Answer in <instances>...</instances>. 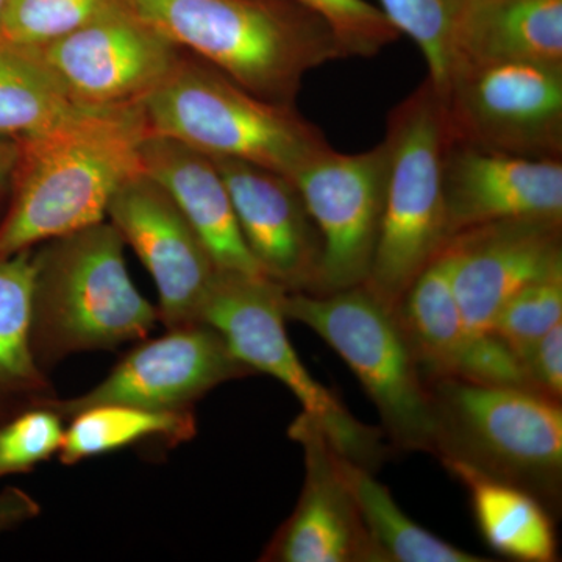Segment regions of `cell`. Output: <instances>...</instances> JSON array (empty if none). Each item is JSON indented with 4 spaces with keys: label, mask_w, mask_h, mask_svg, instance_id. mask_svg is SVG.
I'll use <instances>...</instances> for the list:
<instances>
[{
    "label": "cell",
    "mask_w": 562,
    "mask_h": 562,
    "mask_svg": "<svg viewBox=\"0 0 562 562\" xmlns=\"http://www.w3.org/2000/svg\"><path fill=\"white\" fill-rule=\"evenodd\" d=\"M106 217L157 284V308L168 330L199 322L220 269L168 191L146 172L135 173L114 192Z\"/></svg>",
    "instance_id": "obj_12"
},
{
    "label": "cell",
    "mask_w": 562,
    "mask_h": 562,
    "mask_svg": "<svg viewBox=\"0 0 562 562\" xmlns=\"http://www.w3.org/2000/svg\"><path fill=\"white\" fill-rule=\"evenodd\" d=\"M330 24L346 57L369 58L401 38L382 10L368 0H295Z\"/></svg>",
    "instance_id": "obj_30"
},
{
    "label": "cell",
    "mask_w": 562,
    "mask_h": 562,
    "mask_svg": "<svg viewBox=\"0 0 562 562\" xmlns=\"http://www.w3.org/2000/svg\"><path fill=\"white\" fill-rule=\"evenodd\" d=\"M284 321L283 312L273 306L247 313L233 331V355L255 373H268L283 383L302 403L303 413L324 428L339 453L369 471L380 468L390 453L383 431L358 420L314 379L292 347Z\"/></svg>",
    "instance_id": "obj_18"
},
{
    "label": "cell",
    "mask_w": 562,
    "mask_h": 562,
    "mask_svg": "<svg viewBox=\"0 0 562 562\" xmlns=\"http://www.w3.org/2000/svg\"><path fill=\"white\" fill-rule=\"evenodd\" d=\"M124 244L106 221L40 244L31 335L40 368L138 341L160 321L157 306L133 284Z\"/></svg>",
    "instance_id": "obj_3"
},
{
    "label": "cell",
    "mask_w": 562,
    "mask_h": 562,
    "mask_svg": "<svg viewBox=\"0 0 562 562\" xmlns=\"http://www.w3.org/2000/svg\"><path fill=\"white\" fill-rule=\"evenodd\" d=\"M450 281L465 322L491 335L506 302L562 271V217H522L469 228L447 241Z\"/></svg>",
    "instance_id": "obj_13"
},
{
    "label": "cell",
    "mask_w": 562,
    "mask_h": 562,
    "mask_svg": "<svg viewBox=\"0 0 562 562\" xmlns=\"http://www.w3.org/2000/svg\"><path fill=\"white\" fill-rule=\"evenodd\" d=\"M390 176L386 140L361 154L328 147L292 177L321 233L316 288L330 294L364 283L382 231Z\"/></svg>",
    "instance_id": "obj_10"
},
{
    "label": "cell",
    "mask_w": 562,
    "mask_h": 562,
    "mask_svg": "<svg viewBox=\"0 0 562 562\" xmlns=\"http://www.w3.org/2000/svg\"><path fill=\"white\" fill-rule=\"evenodd\" d=\"M213 160L231 192L244 241L265 276L288 292H313L322 238L294 181L255 162Z\"/></svg>",
    "instance_id": "obj_15"
},
{
    "label": "cell",
    "mask_w": 562,
    "mask_h": 562,
    "mask_svg": "<svg viewBox=\"0 0 562 562\" xmlns=\"http://www.w3.org/2000/svg\"><path fill=\"white\" fill-rule=\"evenodd\" d=\"M221 333L203 322L169 328L161 338L143 342L105 380L80 397L68 401L36 398L41 405L70 419L99 405H131L158 412H179L206 392L232 380L249 376Z\"/></svg>",
    "instance_id": "obj_11"
},
{
    "label": "cell",
    "mask_w": 562,
    "mask_h": 562,
    "mask_svg": "<svg viewBox=\"0 0 562 562\" xmlns=\"http://www.w3.org/2000/svg\"><path fill=\"white\" fill-rule=\"evenodd\" d=\"M390 176L382 231L364 286L397 312L417 277L449 241L442 172L453 140L442 95L424 81L387 120Z\"/></svg>",
    "instance_id": "obj_6"
},
{
    "label": "cell",
    "mask_w": 562,
    "mask_h": 562,
    "mask_svg": "<svg viewBox=\"0 0 562 562\" xmlns=\"http://www.w3.org/2000/svg\"><path fill=\"white\" fill-rule=\"evenodd\" d=\"M150 135L140 105L81 109L20 140L11 199L0 221V260L106 220L114 192L143 171Z\"/></svg>",
    "instance_id": "obj_1"
},
{
    "label": "cell",
    "mask_w": 562,
    "mask_h": 562,
    "mask_svg": "<svg viewBox=\"0 0 562 562\" xmlns=\"http://www.w3.org/2000/svg\"><path fill=\"white\" fill-rule=\"evenodd\" d=\"M143 111L150 135L180 140L213 158L255 162L290 179L330 147L294 105L262 101L210 63L184 55L143 102Z\"/></svg>",
    "instance_id": "obj_5"
},
{
    "label": "cell",
    "mask_w": 562,
    "mask_h": 562,
    "mask_svg": "<svg viewBox=\"0 0 562 562\" xmlns=\"http://www.w3.org/2000/svg\"><path fill=\"white\" fill-rule=\"evenodd\" d=\"M435 457L464 462L531 492L547 508L561 497V402L509 384L428 380Z\"/></svg>",
    "instance_id": "obj_4"
},
{
    "label": "cell",
    "mask_w": 562,
    "mask_h": 562,
    "mask_svg": "<svg viewBox=\"0 0 562 562\" xmlns=\"http://www.w3.org/2000/svg\"><path fill=\"white\" fill-rule=\"evenodd\" d=\"M195 430L191 409L158 412L131 405L92 406L70 417L58 457L61 464L74 465L150 438L190 441Z\"/></svg>",
    "instance_id": "obj_24"
},
{
    "label": "cell",
    "mask_w": 562,
    "mask_h": 562,
    "mask_svg": "<svg viewBox=\"0 0 562 562\" xmlns=\"http://www.w3.org/2000/svg\"><path fill=\"white\" fill-rule=\"evenodd\" d=\"M562 322V271L553 273L513 295L503 305L491 335L513 351L517 361L546 333Z\"/></svg>",
    "instance_id": "obj_28"
},
{
    "label": "cell",
    "mask_w": 562,
    "mask_h": 562,
    "mask_svg": "<svg viewBox=\"0 0 562 562\" xmlns=\"http://www.w3.org/2000/svg\"><path fill=\"white\" fill-rule=\"evenodd\" d=\"M441 95L453 140L561 160L562 65L460 61Z\"/></svg>",
    "instance_id": "obj_8"
},
{
    "label": "cell",
    "mask_w": 562,
    "mask_h": 562,
    "mask_svg": "<svg viewBox=\"0 0 562 562\" xmlns=\"http://www.w3.org/2000/svg\"><path fill=\"white\" fill-rule=\"evenodd\" d=\"M20 154V140L0 135V202L11 192Z\"/></svg>",
    "instance_id": "obj_33"
},
{
    "label": "cell",
    "mask_w": 562,
    "mask_h": 562,
    "mask_svg": "<svg viewBox=\"0 0 562 562\" xmlns=\"http://www.w3.org/2000/svg\"><path fill=\"white\" fill-rule=\"evenodd\" d=\"M81 109L87 106L70 101L32 47L0 40V135L32 138Z\"/></svg>",
    "instance_id": "obj_23"
},
{
    "label": "cell",
    "mask_w": 562,
    "mask_h": 562,
    "mask_svg": "<svg viewBox=\"0 0 562 562\" xmlns=\"http://www.w3.org/2000/svg\"><path fill=\"white\" fill-rule=\"evenodd\" d=\"M283 313L312 328L347 362L395 446L435 454L430 392L397 313L364 284L330 294L286 292Z\"/></svg>",
    "instance_id": "obj_7"
},
{
    "label": "cell",
    "mask_w": 562,
    "mask_h": 562,
    "mask_svg": "<svg viewBox=\"0 0 562 562\" xmlns=\"http://www.w3.org/2000/svg\"><path fill=\"white\" fill-rule=\"evenodd\" d=\"M140 166L168 191L220 271L266 277L244 241L231 192L210 155L177 139L149 135L140 146Z\"/></svg>",
    "instance_id": "obj_19"
},
{
    "label": "cell",
    "mask_w": 562,
    "mask_h": 562,
    "mask_svg": "<svg viewBox=\"0 0 562 562\" xmlns=\"http://www.w3.org/2000/svg\"><path fill=\"white\" fill-rule=\"evenodd\" d=\"M338 468L384 562H484L422 528L395 503L369 469L338 452Z\"/></svg>",
    "instance_id": "obj_22"
},
{
    "label": "cell",
    "mask_w": 562,
    "mask_h": 562,
    "mask_svg": "<svg viewBox=\"0 0 562 562\" xmlns=\"http://www.w3.org/2000/svg\"><path fill=\"white\" fill-rule=\"evenodd\" d=\"M395 313L427 382L460 379L527 387L513 351L494 335L475 331L465 322L443 249L417 277Z\"/></svg>",
    "instance_id": "obj_16"
},
{
    "label": "cell",
    "mask_w": 562,
    "mask_h": 562,
    "mask_svg": "<svg viewBox=\"0 0 562 562\" xmlns=\"http://www.w3.org/2000/svg\"><path fill=\"white\" fill-rule=\"evenodd\" d=\"M33 284L35 247L0 260V398L46 390L32 350Z\"/></svg>",
    "instance_id": "obj_25"
},
{
    "label": "cell",
    "mask_w": 562,
    "mask_h": 562,
    "mask_svg": "<svg viewBox=\"0 0 562 562\" xmlns=\"http://www.w3.org/2000/svg\"><path fill=\"white\" fill-rule=\"evenodd\" d=\"M117 0H7L0 40L18 46H43L69 35Z\"/></svg>",
    "instance_id": "obj_27"
},
{
    "label": "cell",
    "mask_w": 562,
    "mask_h": 562,
    "mask_svg": "<svg viewBox=\"0 0 562 562\" xmlns=\"http://www.w3.org/2000/svg\"><path fill=\"white\" fill-rule=\"evenodd\" d=\"M288 435L305 457V482L292 512L266 547L269 562H384L362 524L324 428L302 413Z\"/></svg>",
    "instance_id": "obj_14"
},
{
    "label": "cell",
    "mask_w": 562,
    "mask_h": 562,
    "mask_svg": "<svg viewBox=\"0 0 562 562\" xmlns=\"http://www.w3.org/2000/svg\"><path fill=\"white\" fill-rule=\"evenodd\" d=\"M40 514V503L27 491L16 486L0 491V532L13 530Z\"/></svg>",
    "instance_id": "obj_32"
},
{
    "label": "cell",
    "mask_w": 562,
    "mask_h": 562,
    "mask_svg": "<svg viewBox=\"0 0 562 562\" xmlns=\"http://www.w3.org/2000/svg\"><path fill=\"white\" fill-rule=\"evenodd\" d=\"M384 16L419 47L428 80L442 94L454 60V38L465 0H380Z\"/></svg>",
    "instance_id": "obj_26"
},
{
    "label": "cell",
    "mask_w": 562,
    "mask_h": 562,
    "mask_svg": "<svg viewBox=\"0 0 562 562\" xmlns=\"http://www.w3.org/2000/svg\"><path fill=\"white\" fill-rule=\"evenodd\" d=\"M441 461L471 495L476 525L494 552L522 562L558 560L552 514L536 495L484 475L464 462Z\"/></svg>",
    "instance_id": "obj_21"
},
{
    "label": "cell",
    "mask_w": 562,
    "mask_h": 562,
    "mask_svg": "<svg viewBox=\"0 0 562 562\" xmlns=\"http://www.w3.org/2000/svg\"><path fill=\"white\" fill-rule=\"evenodd\" d=\"M181 49L262 101L294 105L303 77L346 58L327 21L295 0H128Z\"/></svg>",
    "instance_id": "obj_2"
},
{
    "label": "cell",
    "mask_w": 562,
    "mask_h": 562,
    "mask_svg": "<svg viewBox=\"0 0 562 562\" xmlns=\"http://www.w3.org/2000/svg\"><path fill=\"white\" fill-rule=\"evenodd\" d=\"M528 390L561 402L562 397V322L546 333L520 358Z\"/></svg>",
    "instance_id": "obj_31"
},
{
    "label": "cell",
    "mask_w": 562,
    "mask_h": 562,
    "mask_svg": "<svg viewBox=\"0 0 562 562\" xmlns=\"http://www.w3.org/2000/svg\"><path fill=\"white\" fill-rule=\"evenodd\" d=\"M32 49L70 101L90 109L140 105L183 57L181 47L143 20L128 0Z\"/></svg>",
    "instance_id": "obj_9"
},
{
    "label": "cell",
    "mask_w": 562,
    "mask_h": 562,
    "mask_svg": "<svg viewBox=\"0 0 562 562\" xmlns=\"http://www.w3.org/2000/svg\"><path fill=\"white\" fill-rule=\"evenodd\" d=\"M7 0H0V21H2L3 9H5Z\"/></svg>",
    "instance_id": "obj_34"
},
{
    "label": "cell",
    "mask_w": 562,
    "mask_h": 562,
    "mask_svg": "<svg viewBox=\"0 0 562 562\" xmlns=\"http://www.w3.org/2000/svg\"><path fill=\"white\" fill-rule=\"evenodd\" d=\"M460 61L562 65V0H465L453 66Z\"/></svg>",
    "instance_id": "obj_20"
},
{
    "label": "cell",
    "mask_w": 562,
    "mask_h": 562,
    "mask_svg": "<svg viewBox=\"0 0 562 562\" xmlns=\"http://www.w3.org/2000/svg\"><path fill=\"white\" fill-rule=\"evenodd\" d=\"M449 236L522 217H562V161L452 140L442 172Z\"/></svg>",
    "instance_id": "obj_17"
},
{
    "label": "cell",
    "mask_w": 562,
    "mask_h": 562,
    "mask_svg": "<svg viewBox=\"0 0 562 562\" xmlns=\"http://www.w3.org/2000/svg\"><path fill=\"white\" fill-rule=\"evenodd\" d=\"M60 414L35 401L27 409L0 427V479L32 471L40 462L60 452L65 428Z\"/></svg>",
    "instance_id": "obj_29"
}]
</instances>
